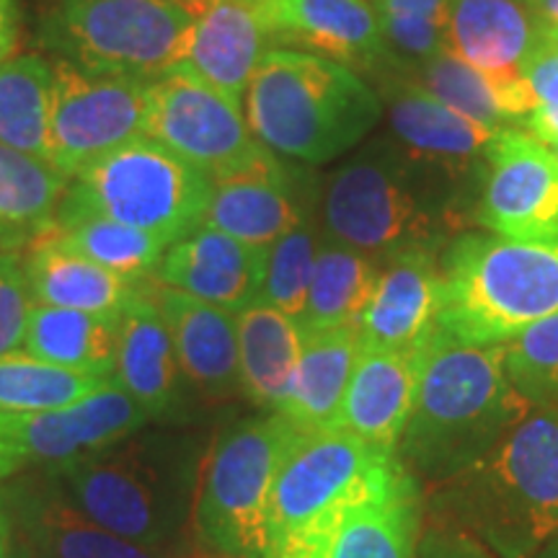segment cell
Here are the masks:
<instances>
[{"instance_id":"obj_40","label":"cell","mask_w":558,"mask_h":558,"mask_svg":"<svg viewBox=\"0 0 558 558\" xmlns=\"http://www.w3.org/2000/svg\"><path fill=\"white\" fill-rule=\"evenodd\" d=\"M34 300L19 254H0V357L24 344Z\"/></svg>"},{"instance_id":"obj_17","label":"cell","mask_w":558,"mask_h":558,"mask_svg":"<svg viewBox=\"0 0 558 558\" xmlns=\"http://www.w3.org/2000/svg\"><path fill=\"white\" fill-rule=\"evenodd\" d=\"M311 215L303 173L282 163L267 145L241 166L213 179L202 226L269 248Z\"/></svg>"},{"instance_id":"obj_14","label":"cell","mask_w":558,"mask_h":558,"mask_svg":"<svg viewBox=\"0 0 558 558\" xmlns=\"http://www.w3.org/2000/svg\"><path fill=\"white\" fill-rule=\"evenodd\" d=\"M476 222L512 241L558 243V158L530 132L501 130L486 150Z\"/></svg>"},{"instance_id":"obj_4","label":"cell","mask_w":558,"mask_h":558,"mask_svg":"<svg viewBox=\"0 0 558 558\" xmlns=\"http://www.w3.org/2000/svg\"><path fill=\"white\" fill-rule=\"evenodd\" d=\"M465 184L411 158L399 143L362 150L333 173L324 194L326 239L362 254L439 251L458 239L473 213Z\"/></svg>"},{"instance_id":"obj_26","label":"cell","mask_w":558,"mask_h":558,"mask_svg":"<svg viewBox=\"0 0 558 558\" xmlns=\"http://www.w3.org/2000/svg\"><path fill=\"white\" fill-rule=\"evenodd\" d=\"M279 41H295L341 65L390 62L369 0H271Z\"/></svg>"},{"instance_id":"obj_3","label":"cell","mask_w":558,"mask_h":558,"mask_svg":"<svg viewBox=\"0 0 558 558\" xmlns=\"http://www.w3.org/2000/svg\"><path fill=\"white\" fill-rule=\"evenodd\" d=\"M530 411L509 383L505 344H463L437 329L424 349L399 458L418 481L437 486L492 450Z\"/></svg>"},{"instance_id":"obj_19","label":"cell","mask_w":558,"mask_h":558,"mask_svg":"<svg viewBox=\"0 0 558 558\" xmlns=\"http://www.w3.org/2000/svg\"><path fill=\"white\" fill-rule=\"evenodd\" d=\"M386 96L390 128L411 158L435 166L458 184H481L486 150L501 130L458 114L416 81L393 83Z\"/></svg>"},{"instance_id":"obj_45","label":"cell","mask_w":558,"mask_h":558,"mask_svg":"<svg viewBox=\"0 0 558 558\" xmlns=\"http://www.w3.org/2000/svg\"><path fill=\"white\" fill-rule=\"evenodd\" d=\"M19 37L16 0H0V62L9 60Z\"/></svg>"},{"instance_id":"obj_9","label":"cell","mask_w":558,"mask_h":558,"mask_svg":"<svg viewBox=\"0 0 558 558\" xmlns=\"http://www.w3.org/2000/svg\"><path fill=\"white\" fill-rule=\"evenodd\" d=\"M213 177L153 137H137L70 179L58 222L99 215L148 230L166 243L205 220Z\"/></svg>"},{"instance_id":"obj_38","label":"cell","mask_w":558,"mask_h":558,"mask_svg":"<svg viewBox=\"0 0 558 558\" xmlns=\"http://www.w3.org/2000/svg\"><path fill=\"white\" fill-rule=\"evenodd\" d=\"M318 246L320 235L316 220L308 215L290 233H284L282 239H277L267 248V267H264L259 300L288 313L298 324L305 313V303H308V288L313 267H316Z\"/></svg>"},{"instance_id":"obj_22","label":"cell","mask_w":558,"mask_h":558,"mask_svg":"<svg viewBox=\"0 0 558 558\" xmlns=\"http://www.w3.org/2000/svg\"><path fill=\"white\" fill-rule=\"evenodd\" d=\"M114 380L150 422L171 424L184 414L190 396L186 390L192 386L181 373L171 331L153 298V288L145 282L120 318Z\"/></svg>"},{"instance_id":"obj_20","label":"cell","mask_w":558,"mask_h":558,"mask_svg":"<svg viewBox=\"0 0 558 558\" xmlns=\"http://www.w3.org/2000/svg\"><path fill=\"white\" fill-rule=\"evenodd\" d=\"M437 251L411 248L383 259L380 279L360 316V341L380 352H422L437 333Z\"/></svg>"},{"instance_id":"obj_15","label":"cell","mask_w":558,"mask_h":558,"mask_svg":"<svg viewBox=\"0 0 558 558\" xmlns=\"http://www.w3.org/2000/svg\"><path fill=\"white\" fill-rule=\"evenodd\" d=\"M422 514V486L407 469L383 494L290 535L267 558H414Z\"/></svg>"},{"instance_id":"obj_27","label":"cell","mask_w":558,"mask_h":558,"mask_svg":"<svg viewBox=\"0 0 558 558\" xmlns=\"http://www.w3.org/2000/svg\"><path fill=\"white\" fill-rule=\"evenodd\" d=\"M21 262L34 303L52 308L122 316L143 288V282H130L73 251L54 230L34 243Z\"/></svg>"},{"instance_id":"obj_34","label":"cell","mask_w":558,"mask_h":558,"mask_svg":"<svg viewBox=\"0 0 558 558\" xmlns=\"http://www.w3.org/2000/svg\"><path fill=\"white\" fill-rule=\"evenodd\" d=\"M54 68L39 54L0 62V145L50 163Z\"/></svg>"},{"instance_id":"obj_39","label":"cell","mask_w":558,"mask_h":558,"mask_svg":"<svg viewBox=\"0 0 558 558\" xmlns=\"http://www.w3.org/2000/svg\"><path fill=\"white\" fill-rule=\"evenodd\" d=\"M505 367L530 407L558 411V313L507 341Z\"/></svg>"},{"instance_id":"obj_30","label":"cell","mask_w":558,"mask_h":558,"mask_svg":"<svg viewBox=\"0 0 558 558\" xmlns=\"http://www.w3.org/2000/svg\"><path fill=\"white\" fill-rule=\"evenodd\" d=\"M70 177L47 160L0 145V254H19L58 228Z\"/></svg>"},{"instance_id":"obj_16","label":"cell","mask_w":558,"mask_h":558,"mask_svg":"<svg viewBox=\"0 0 558 558\" xmlns=\"http://www.w3.org/2000/svg\"><path fill=\"white\" fill-rule=\"evenodd\" d=\"M0 486L9 541L37 558H173V550L137 546L96 525L62 497L41 469Z\"/></svg>"},{"instance_id":"obj_33","label":"cell","mask_w":558,"mask_h":558,"mask_svg":"<svg viewBox=\"0 0 558 558\" xmlns=\"http://www.w3.org/2000/svg\"><path fill=\"white\" fill-rule=\"evenodd\" d=\"M383 262L349 248L344 243L320 239L316 267H313L308 303L300 318L303 331L360 326V316L373 298L380 279Z\"/></svg>"},{"instance_id":"obj_1","label":"cell","mask_w":558,"mask_h":558,"mask_svg":"<svg viewBox=\"0 0 558 558\" xmlns=\"http://www.w3.org/2000/svg\"><path fill=\"white\" fill-rule=\"evenodd\" d=\"M432 525L471 535L499 558H533L558 541V411L533 409L429 494Z\"/></svg>"},{"instance_id":"obj_41","label":"cell","mask_w":558,"mask_h":558,"mask_svg":"<svg viewBox=\"0 0 558 558\" xmlns=\"http://www.w3.org/2000/svg\"><path fill=\"white\" fill-rule=\"evenodd\" d=\"M414 558H494L484 543L445 525H429L418 535Z\"/></svg>"},{"instance_id":"obj_44","label":"cell","mask_w":558,"mask_h":558,"mask_svg":"<svg viewBox=\"0 0 558 558\" xmlns=\"http://www.w3.org/2000/svg\"><path fill=\"white\" fill-rule=\"evenodd\" d=\"M533 13L546 45H558V0H522Z\"/></svg>"},{"instance_id":"obj_13","label":"cell","mask_w":558,"mask_h":558,"mask_svg":"<svg viewBox=\"0 0 558 558\" xmlns=\"http://www.w3.org/2000/svg\"><path fill=\"white\" fill-rule=\"evenodd\" d=\"M150 424L120 383L73 407L54 411H0V484L19 473L73 460Z\"/></svg>"},{"instance_id":"obj_35","label":"cell","mask_w":558,"mask_h":558,"mask_svg":"<svg viewBox=\"0 0 558 558\" xmlns=\"http://www.w3.org/2000/svg\"><path fill=\"white\" fill-rule=\"evenodd\" d=\"M114 378L52 365L26 352L0 357V411H54L111 386Z\"/></svg>"},{"instance_id":"obj_46","label":"cell","mask_w":558,"mask_h":558,"mask_svg":"<svg viewBox=\"0 0 558 558\" xmlns=\"http://www.w3.org/2000/svg\"><path fill=\"white\" fill-rule=\"evenodd\" d=\"M0 558H11L9 527H5V518H0Z\"/></svg>"},{"instance_id":"obj_11","label":"cell","mask_w":558,"mask_h":558,"mask_svg":"<svg viewBox=\"0 0 558 558\" xmlns=\"http://www.w3.org/2000/svg\"><path fill=\"white\" fill-rule=\"evenodd\" d=\"M50 163L78 177L90 163L145 137L150 81L88 73L54 60Z\"/></svg>"},{"instance_id":"obj_6","label":"cell","mask_w":558,"mask_h":558,"mask_svg":"<svg viewBox=\"0 0 558 558\" xmlns=\"http://www.w3.org/2000/svg\"><path fill=\"white\" fill-rule=\"evenodd\" d=\"M437 329L463 344H507L558 313V243L465 233L439 262Z\"/></svg>"},{"instance_id":"obj_31","label":"cell","mask_w":558,"mask_h":558,"mask_svg":"<svg viewBox=\"0 0 558 558\" xmlns=\"http://www.w3.org/2000/svg\"><path fill=\"white\" fill-rule=\"evenodd\" d=\"M120 318L34 303L21 347L52 365L114 378Z\"/></svg>"},{"instance_id":"obj_37","label":"cell","mask_w":558,"mask_h":558,"mask_svg":"<svg viewBox=\"0 0 558 558\" xmlns=\"http://www.w3.org/2000/svg\"><path fill=\"white\" fill-rule=\"evenodd\" d=\"M390 62H424L448 50L450 0H373Z\"/></svg>"},{"instance_id":"obj_8","label":"cell","mask_w":558,"mask_h":558,"mask_svg":"<svg viewBox=\"0 0 558 558\" xmlns=\"http://www.w3.org/2000/svg\"><path fill=\"white\" fill-rule=\"evenodd\" d=\"M194 13L186 0H58L39 41L88 73L156 81L190 58Z\"/></svg>"},{"instance_id":"obj_10","label":"cell","mask_w":558,"mask_h":558,"mask_svg":"<svg viewBox=\"0 0 558 558\" xmlns=\"http://www.w3.org/2000/svg\"><path fill=\"white\" fill-rule=\"evenodd\" d=\"M403 471L399 452L375 448L344 429L303 432L271 488L269 548L354 501L383 494Z\"/></svg>"},{"instance_id":"obj_32","label":"cell","mask_w":558,"mask_h":558,"mask_svg":"<svg viewBox=\"0 0 558 558\" xmlns=\"http://www.w3.org/2000/svg\"><path fill=\"white\" fill-rule=\"evenodd\" d=\"M416 83L458 114L497 130H505L507 122H522L538 107L525 81L497 83L450 50L418 65Z\"/></svg>"},{"instance_id":"obj_21","label":"cell","mask_w":558,"mask_h":558,"mask_svg":"<svg viewBox=\"0 0 558 558\" xmlns=\"http://www.w3.org/2000/svg\"><path fill=\"white\" fill-rule=\"evenodd\" d=\"M264 267L267 248L248 246L233 235L199 226L163 251L153 279L163 288L239 313L259 300Z\"/></svg>"},{"instance_id":"obj_42","label":"cell","mask_w":558,"mask_h":558,"mask_svg":"<svg viewBox=\"0 0 558 558\" xmlns=\"http://www.w3.org/2000/svg\"><path fill=\"white\" fill-rule=\"evenodd\" d=\"M522 75L538 107H558V45H541Z\"/></svg>"},{"instance_id":"obj_29","label":"cell","mask_w":558,"mask_h":558,"mask_svg":"<svg viewBox=\"0 0 558 558\" xmlns=\"http://www.w3.org/2000/svg\"><path fill=\"white\" fill-rule=\"evenodd\" d=\"M241 393L259 409L277 411L303 354L305 331L275 305L254 300L235 313Z\"/></svg>"},{"instance_id":"obj_28","label":"cell","mask_w":558,"mask_h":558,"mask_svg":"<svg viewBox=\"0 0 558 558\" xmlns=\"http://www.w3.org/2000/svg\"><path fill=\"white\" fill-rule=\"evenodd\" d=\"M360 352L357 326L305 331L295 378L277 414L303 432L333 427Z\"/></svg>"},{"instance_id":"obj_7","label":"cell","mask_w":558,"mask_h":558,"mask_svg":"<svg viewBox=\"0 0 558 558\" xmlns=\"http://www.w3.org/2000/svg\"><path fill=\"white\" fill-rule=\"evenodd\" d=\"M303 429L277 411L241 418L215 437L199 465L192 525L220 558H267L269 499Z\"/></svg>"},{"instance_id":"obj_23","label":"cell","mask_w":558,"mask_h":558,"mask_svg":"<svg viewBox=\"0 0 558 558\" xmlns=\"http://www.w3.org/2000/svg\"><path fill=\"white\" fill-rule=\"evenodd\" d=\"M424 349L380 352L362 347L333 427L380 450L399 452L401 435L416 403Z\"/></svg>"},{"instance_id":"obj_47","label":"cell","mask_w":558,"mask_h":558,"mask_svg":"<svg viewBox=\"0 0 558 558\" xmlns=\"http://www.w3.org/2000/svg\"><path fill=\"white\" fill-rule=\"evenodd\" d=\"M533 558H558V541L548 543V546L543 548V550H538V554H535Z\"/></svg>"},{"instance_id":"obj_12","label":"cell","mask_w":558,"mask_h":558,"mask_svg":"<svg viewBox=\"0 0 558 558\" xmlns=\"http://www.w3.org/2000/svg\"><path fill=\"white\" fill-rule=\"evenodd\" d=\"M145 137L166 145L213 179L264 148L251 132L241 104L228 99L186 65L150 81Z\"/></svg>"},{"instance_id":"obj_50","label":"cell","mask_w":558,"mask_h":558,"mask_svg":"<svg viewBox=\"0 0 558 558\" xmlns=\"http://www.w3.org/2000/svg\"><path fill=\"white\" fill-rule=\"evenodd\" d=\"M0 518H3V509H0Z\"/></svg>"},{"instance_id":"obj_49","label":"cell","mask_w":558,"mask_h":558,"mask_svg":"<svg viewBox=\"0 0 558 558\" xmlns=\"http://www.w3.org/2000/svg\"><path fill=\"white\" fill-rule=\"evenodd\" d=\"M550 150H554V156L558 158V143H554V145H550Z\"/></svg>"},{"instance_id":"obj_51","label":"cell","mask_w":558,"mask_h":558,"mask_svg":"<svg viewBox=\"0 0 558 558\" xmlns=\"http://www.w3.org/2000/svg\"><path fill=\"white\" fill-rule=\"evenodd\" d=\"M11 558H13V556H11Z\"/></svg>"},{"instance_id":"obj_36","label":"cell","mask_w":558,"mask_h":558,"mask_svg":"<svg viewBox=\"0 0 558 558\" xmlns=\"http://www.w3.org/2000/svg\"><path fill=\"white\" fill-rule=\"evenodd\" d=\"M54 233L73 251L101 264L104 269L130 279V282H145L153 277L160 256L169 248V243L158 239L156 233L99 218V215L62 220L54 228Z\"/></svg>"},{"instance_id":"obj_43","label":"cell","mask_w":558,"mask_h":558,"mask_svg":"<svg viewBox=\"0 0 558 558\" xmlns=\"http://www.w3.org/2000/svg\"><path fill=\"white\" fill-rule=\"evenodd\" d=\"M522 124L541 143H558V107H535Z\"/></svg>"},{"instance_id":"obj_48","label":"cell","mask_w":558,"mask_h":558,"mask_svg":"<svg viewBox=\"0 0 558 558\" xmlns=\"http://www.w3.org/2000/svg\"><path fill=\"white\" fill-rule=\"evenodd\" d=\"M9 548H11V556L13 558H37V556H32V554H26L24 548H19V546H13V543L9 541Z\"/></svg>"},{"instance_id":"obj_5","label":"cell","mask_w":558,"mask_h":558,"mask_svg":"<svg viewBox=\"0 0 558 558\" xmlns=\"http://www.w3.org/2000/svg\"><path fill=\"white\" fill-rule=\"evenodd\" d=\"M383 101L352 68L316 52L277 47L246 88V122L277 156L318 166L352 150Z\"/></svg>"},{"instance_id":"obj_18","label":"cell","mask_w":558,"mask_h":558,"mask_svg":"<svg viewBox=\"0 0 558 558\" xmlns=\"http://www.w3.org/2000/svg\"><path fill=\"white\" fill-rule=\"evenodd\" d=\"M194 13L190 58L184 65L235 104L262 60L277 50L279 32L271 0H186Z\"/></svg>"},{"instance_id":"obj_25","label":"cell","mask_w":558,"mask_h":558,"mask_svg":"<svg viewBox=\"0 0 558 558\" xmlns=\"http://www.w3.org/2000/svg\"><path fill=\"white\" fill-rule=\"evenodd\" d=\"M546 45L522 0H450L448 50L497 83L525 81V65Z\"/></svg>"},{"instance_id":"obj_24","label":"cell","mask_w":558,"mask_h":558,"mask_svg":"<svg viewBox=\"0 0 558 558\" xmlns=\"http://www.w3.org/2000/svg\"><path fill=\"white\" fill-rule=\"evenodd\" d=\"M153 298L163 313L190 386L205 399H228L241 390L235 313L163 284L153 290Z\"/></svg>"},{"instance_id":"obj_2","label":"cell","mask_w":558,"mask_h":558,"mask_svg":"<svg viewBox=\"0 0 558 558\" xmlns=\"http://www.w3.org/2000/svg\"><path fill=\"white\" fill-rule=\"evenodd\" d=\"M199 465L184 435L166 424H145L117 442L41 471L96 525L137 546L173 550L192 520Z\"/></svg>"}]
</instances>
